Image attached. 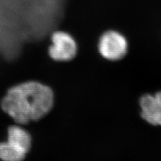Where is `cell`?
<instances>
[{"mask_svg": "<svg viewBox=\"0 0 161 161\" xmlns=\"http://www.w3.org/2000/svg\"><path fill=\"white\" fill-rule=\"evenodd\" d=\"M53 103V91L48 86L29 81L9 89L2 101V108L15 122L26 124L46 115Z\"/></svg>", "mask_w": 161, "mask_h": 161, "instance_id": "cell-1", "label": "cell"}, {"mask_svg": "<svg viewBox=\"0 0 161 161\" xmlns=\"http://www.w3.org/2000/svg\"><path fill=\"white\" fill-rule=\"evenodd\" d=\"M99 50L105 58L111 60H119L127 53V40L118 32H106L100 38Z\"/></svg>", "mask_w": 161, "mask_h": 161, "instance_id": "cell-2", "label": "cell"}, {"mask_svg": "<svg viewBox=\"0 0 161 161\" xmlns=\"http://www.w3.org/2000/svg\"><path fill=\"white\" fill-rule=\"evenodd\" d=\"M52 44L49 48V54L57 61H69L77 54V43L74 38L67 32H54L51 37Z\"/></svg>", "mask_w": 161, "mask_h": 161, "instance_id": "cell-3", "label": "cell"}, {"mask_svg": "<svg viewBox=\"0 0 161 161\" xmlns=\"http://www.w3.org/2000/svg\"><path fill=\"white\" fill-rule=\"evenodd\" d=\"M141 115L148 123L161 125V92L154 95H144L140 98Z\"/></svg>", "mask_w": 161, "mask_h": 161, "instance_id": "cell-4", "label": "cell"}, {"mask_svg": "<svg viewBox=\"0 0 161 161\" xmlns=\"http://www.w3.org/2000/svg\"><path fill=\"white\" fill-rule=\"evenodd\" d=\"M28 152L9 141L0 143V159L3 161H22Z\"/></svg>", "mask_w": 161, "mask_h": 161, "instance_id": "cell-5", "label": "cell"}, {"mask_svg": "<svg viewBox=\"0 0 161 161\" xmlns=\"http://www.w3.org/2000/svg\"><path fill=\"white\" fill-rule=\"evenodd\" d=\"M8 140L16 144L28 152L32 144V138L26 130L18 125L9 128Z\"/></svg>", "mask_w": 161, "mask_h": 161, "instance_id": "cell-6", "label": "cell"}]
</instances>
